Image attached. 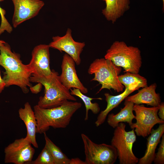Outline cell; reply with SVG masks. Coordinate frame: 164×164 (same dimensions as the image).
Wrapping results in <instances>:
<instances>
[{
  "label": "cell",
  "mask_w": 164,
  "mask_h": 164,
  "mask_svg": "<svg viewBox=\"0 0 164 164\" xmlns=\"http://www.w3.org/2000/svg\"><path fill=\"white\" fill-rule=\"evenodd\" d=\"M81 106L80 102L69 101L60 106L50 108L35 105L33 109L37 122V133L46 132L50 127L55 129L66 128L73 114Z\"/></svg>",
  "instance_id": "cell-2"
},
{
  "label": "cell",
  "mask_w": 164,
  "mask_h": 164,
  "mask_svg": "<svg viewBox=\"0 0 164 164\" xmlns=\"http://www.w3.org/2000/svg\"><path fill=\"white\" fill-rule=\"evenodd\" d=\"M62 72L60 76L62 84L68 90L72 88L79 89L84 94L87 93V89L79 79L75 68V63L73 59L67 53L63 56L61 66Z\"/></svg>",
  "instance_id": "cell-13"
},
{
  "label": "cell",
  "mask_w": 164,
  "mask_h": 164,
  "mask_svg": "<svg viewBox=\"0 0 164 164\" xmlns=\"http://www.w3.org/2000/svg\"><path fill=\"white\" fill-rule=\"evenodd\" d=\"M159 109L158 112L159 117L161 119L164 120V104L161 102L159 106Z\"/></svg>",
  "instance_id": "cell-27"
},
{
  "label": "cell",
  "mask_w": 164,
  "mask_h": 164,
  "mask_svg": "<svg viewBox=\"0 0 164 164\" xmlns=\"http://www.w3.org/2000/svg\"><path fill=\"white\" fill-rule=\"evenodd\" d=\"M69 164H86V163L79 158H76L70 159Z\"/></svg>",
  "instance_id": "cell-28"
},
{
  "label": "cell",
  "mask_w": 164,
  "mask_h": 164,
  "mask_svg": "<svg viewBox=\"0 0 164 164\" xmlns=\"http://www.w3.org/2000/svg\"><path fill=\"white\" fill-rule=\"evenodd\" d=\"M42 86V84L41 83H38V84L34 86L30 87V89L32 93L37 94L40 92Z\"/></svg>",
  "instance_id": "cell-26"
},
{
  "label": "cell",
  "mask_w": 164,
  "mask_h": 164,
  "mask_svg": "<svg viewBox=\"0 0 164 164\" xmlns=\"http://www.w3.org/2000/svg\"><path fill=\"white\" fill-rule=\"evenodd\" d=\"M70 93L72 95L77 96L80 98L84 103L86 108V114L84 118L85 121H87L88 118V112L91 110L94 114H97L99 112L100 108L99 104L97 103H93L91 101L93 100H101V97L91 98L88 97L82 93L80 90L77 88L70 89Z\"/></svg>",
  "instance_id": "cell-21"
},
{
  "label": "cell",
  "mask_w": 164,
  "mask_h": 164,
  "mask_svg": "<svg viewBox=\"0 0 164 164\" xmlns=\"http://www.w3.org/2000/svg\"><path fill=\"white\" fill-rule=\"evenodd\" d=\"M5 87V84L4 80L1 77L0 71V94L2 92Z\"/></svg>",
  "instance_id": "cell-29"
},
{
  "label": "cell",
  "mask_w": 164,
  "mask_h": 164,
  "mask_svg": "<svg viewBox=\"0 0 164 164\" xmlns=\"http://www.w3.org/2000/svg\"><path fill=\"white\" fill-rule=\"evenodd\" d=\"M45 141V145L50 152L54 161V164H69V159L49 138L46 132L43 133Z\"/></svg>",
  "instance_id": "cell-22"
},
{
  "label": "cell",
  "mask_w": 164,
  "mask_h": 164,
  "mask_svg": "<svg viewBox=\"0 0 164 164\" xmlns=\"http://www.w3.org/2000/svg\"><path fill=\"white\" fill-rule=\"evenodd\" d=\"M28 164H54V160L49 149L45 145L40 153L34 160Z\"/></svg>",
  "instance_id": "cell-23"
},
{
  "label": "cell",
  "mask_w": 164,
  "mask_h": 164,
  "mask_svg": "<svg viewBox=\"0 0 164 164\" xmlns=\"http://www.w3.org/2000/svg\"><path fill=\"white\" fill-rule=\"evenodd\" d=\"M121 68L104 58L96 59L91 64L88 73L94 75L91 81H97L101 85L97 93L104 89H113L117 92L123 91L125 87L118 77Z\"/></svg>",
  "instance_id": "cell-5"
},
{
  "label": "cell",
  "mask_w": 164,
  "mask_h": 164,
  "mask_svg": "<svg viewBox=\"0 0 164 164\" xmlns=\"http://www.w3.org/2000/svg\"><path fill=\"white\" fill-rule=\"evenodd\" d=\"M11 0L14 8L12 19L14 28L36 16L45 5L41 0Z\"/></svg>",
  "instance_id": "cell-11"
},
{
  "label": "cell",
  "mask_w": 164,
  "mask_h": 164,
  "mask_svg": "<svg viewBox=\"0 0 164 164\" xmlns=\"http://www.w3.org/2000/svg\"><path fill=\"white\" fill-rule=\"evenodd\" d=\"M105 3L102 13L106 20L115 23L130 8V0H102Z\"/></svg>",
  "instance_id": "cell-18"
},
{
  "label": "cell",
  "mask_w": 164,
  "mask_h": 164,
  "mask_svg": "<svg viewBox=\"0 0 164 164\" xmlns=\"http://www.w3.org/2000/svg\"><path fill=\"white\" fill-rule=\"evenodd\" d=\"M86 164H113L118 158L116 149L111 145L97 144L82 133Z\"/></svg>",
  "instance_id": "cell-7"
},
{
  "label": "cell",
  "mask_w": 164,
  "mask_h": 164,
  "mask_svg": "<svg viewBox=\"0 0 164 164\" xmlns=\"http://www.w3.org/2000/svg\"><path fill=\"white\" fill-rule=\"evenodd\" d=\"M126 125L120 122L115 128L111 145L116 149L120 164H136L138 159L132 151V146L136 141L134 129L127 132Z\"/></svg>",
  "instance_id": "cell-6"
},
{
  "label": "cell",
  "mask_w": 164,
  "mask_h": 164,
  "mask_svg": "<svg viewBox=\"0 0 164 164\" xmlns=\"http://www.w3.org/2000/svg\"><path fill=\"white\" fill-rule=\"evenodd\" d=\"M159 109L158 106L147 107L143 105L134 104L133 110L136 122L130 126L131 129H135L137 136L145 138L150 135L155 125L164 124V120L158 116Z\"/></svg>",
  "instance_id": "cell-8"
},
{
  "label": "cell",
  "mask_w": 164,
  "mask_h": 164,
  "mask_svg": "<svg viewBox=\"0 0 164 164\" xmlns=\"http://www.w3.org/2000/svg\"><path fill=\"white\" fill-rule=\"evenodd\" d=\"M164 124H159L155 129L152 128L147 138V148L144 155L138 159V164H151L155 157L157 147L164 134Z\"/></svg>",
  "instance_id": "cell-17"
},
{
  "label": "cell",
  "mask_w": 164,
  "mask_h": 164,
  "mask_svg": "<svg viewBox=\"0 0 164 164\" xmlns=\"http://www.w3.org/2000/svg\"><path fill=\"white\" fill-rule=\"evenodd\" d=\"M30 80L41 83L45 88L44 94L40 97L37 105L40 108H50L60 106L67 101H76L77 99L61 82L58 73L52 70L49 77L32 75Z\"/></svg>",
  "instance_id": "cell-3"
},
{
  "label": "cell",
  "mask_w": 164,
  "mask_h": 164,
  "mask_svg": "<svg viewBox=\"0 0 164 164\" xmlns=\"http://www.w3.org/2000/svg\"><path fill=\"white\" fill-rule=\"evenodd\" d=\"M118 77L120 82L125 87L135 86L139 89L147 86L146 79L138 73L126 72L119 75Z\"/></svg>",
  "instance_id": "cell-20"
},
{
  "label": "cell",
  "mask_w": 164,
  "mask_h": 164,
  "mask_svg": "<svg viewBox=\"0 0 164 164\" xmlns=\"http://www.w3.org/2000/svg\"><path fill=\"white\" fill-rule=\"evenodd\" d=\"M52 40L49 44L50 47L65 52L73 59L77 65H80V54L85 44L84 42L75 41L72 36V30L70 28L67 29L64 36H53Z\"/></svg>",
  "instance_id": "cell-10"
},
{
  "label": "cell",
  "mask_w": 164,
  "mask_h": 164,
  "mask_svg": "<svg viewBox=\"0 0 164 164\" xmlns=\"http://www.w3.org/2000/svg\"><path fill=\"white\" fill-rule=\"evenodd\" d=\"M104 58L123 68L124 72L138 73L142 65L141 52L136 47L128 46L123 41H114L108 49Z\"/></svg>",
  "instance_id": "cell-4"
},
{
  "label": "cell",
  "mask_w": 164,
  "mask_h": 164,
  "mask_svg": "<svg viewBox=\"0 0 164 164\" xmlns=\"http://www.w3.org/2000/svg\"><path fill=\"white\" fill-rule=\"evenodd\" d=\"M49 45L40 44L36 46L32 53V58L28 64L32 75L48 77L52 73L50 67Z\"/></svg>",
  "instance_id": "cell-12"
},
{
  "label": "cell",
  "mask_w": 164,
  "mask_h": 164,
  "mask_svg": "<svg viewBox=\"0 0 164 164\" xmlns=\"http://www.w3.org/2000/svg\"><path fill=\"white\" fill-rule=\"evenodd\" d=\"M138 89L136 86H130L125 87L123 92L117 95H111L108 93H105L104 95L107 103V107L98 115L95 123L96 126L98 127L102 124L105 122L109 113L111 110L117 107L131 93Z\"/></svg>",
  "instance_id": "cell-16"
},
{
  "label": "cell",
  "mask_w": 164,
  "mask_h": 164,
  "mask_svg": "<svg viewBox=\"0 0 164 164\" xmlns=\"http://www.w3.org/2000/svg\"><path fill=\"white\" fill-rule=\"evenodd\" d=\"M19 116L24 123L27 129V135L26 138L35 148L38 145L36 139L37 133V122L34 111L28 102L24 104L23 108L19 110Z\"/></svg>",
  "instance_id": "cell-15"
},
{
  "label": "cell",
  "mask_w": 164,
  "mask_h": 164,
  "mask_svg": "<svg viewBox=\"0 0 164 164\" xmlns=\"http://www.w3.org/2000/svg\"><path fill=\"white\" fill-rule=\"evenodd\" d=\"M162 139L158 151L155 154V157L153 160L155 164H164V135L162 137Z\"/></svg>",
  "instance_id": "cell-25"
},
{
  "label": "cell",
  "mask_w": 164,
  "mask_h": 164,
  "mask_svg": "<svg viewBox=\"0 0 164 164\" xmlns=\"http://www.w3.org/2000/svg\"><path fill=\"white\" fill-rule=\"evenodd\" d=\"M134 104L130 101H125L124 107L116 114L111 113L108 114L107 123L109 125L115 128L120 122H127L130 126L135 115L133 113Z\"/></svg>",
  "instance_id": "cell-19"
},
{
  "label": "cell",
  "mask_w": 164,
  "mask_h": 164,
  "mask_svg": "<svg viewBox=\"0 0 164 164\" xmlns=\"http://www.w3.org/2000/svg\"><path fill=\"white\" fill-rule=\"evenodd\" d=\"M156 87L155 83L143 87L137 93L128 96L125 101L131 102L134 104H145L152 107H158L161 102V100L160 94L156 92Z\"/></svg>",
  "instance_id": "cell-14"
},
{
  "label": "cell",
  "mask_w": 164,
  "mask_h": 164,
  "mask_svg": "<svg viewBox=\"0 0 164 164\" xmlns=\"http://www.w3.org/2000/svg\"><path fill=\"white\" fill-rule=\"evenodd\" d=\"M162 1L163 2V6H164V0H162Z\"/></svg>",
  "instance_id": "cell-31"
},
{
  "label": "cell",
  "mask_w": 164,
  "mask_h": 164,
  "mask_svg": "<svg viewBox=\"0 0 164 164\" xmlns=\"http://www.w3.org/2000/svg\"><path fill=\"white\" fill-rule=\"evenodd\" d=\"M5 43V42L4 41L0 40V46L3 44Z\"/></svg>",
  "instance_id": "cell-30"
},
{
  "label": "cell",
  "mask_w": 164,
  "mask_h": 164,
  "mask_svg": "<svg viewBox=\"0 0 164 164\" xmlns=\"http://www.w3.org/2000/svg\"><path fill=\"white\" fill-rule=\"evenodd\" d=\"M4 0H0V2ZM5 11L0 6V15L1 17V23L0 26V36L5 31L9 33L12 31V28L5 17Z\"/></svg>",
  "instance_id": "cell-24"
},
{
  "label": "cell",
  "mask_w": 164,
  "mask_h": 164,
  "mask_svg": "<svg viewBox=\"0 0 164 164\" xmlns=\"http://www.w3.org/2000/svg\"><path fill=\"white\" fill-rule=\"evenodd\" d=\"M31 145L26 137L15 139L5 149V162L28 164L32 160L35 152Z\"/></svg>",
  "instance_id": "cell-9"
},
{
  "label": "cell",
  "mask_w": 164,
  "mask_h": 164,
  "mask_svg": "<svg viewBox=\"0 0 164 164\" xmlns=\"http://www.w3.org/2000/svg\"><path fill=\"white\" fill-rule=\"evenodd\" d=\"M0 65L5 69L3 78L5 87L14 85L20 87L25 93L32 86L30 78L32 72L28 64L22 63L19 55L12 52L6 42L0 46Z\"/></svg>",
  "instance_id": "cell-1"
}]
</instances>
